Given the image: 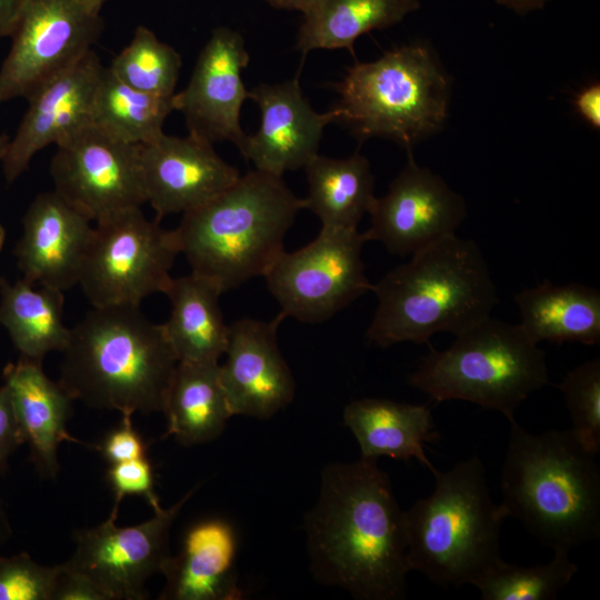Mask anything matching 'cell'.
Segmentation results:
<instances>
[{"mask_svg":"<svg viewBox=\"0 0 600 600\" xmlns=\"http://www.w3.org/2000/svg\"><path fill=\"white\" fill-rule=\"evenodd\" d=\"M547 0H496L497 3L504 6L518 13H526L541 8Z\"/></svg>","mask_w":600,"mask_h":600,"instance_id":"obj_41","label":"cell"},{"mask_svg":"<svg viewBox=\"0 0 600 600\" xmlns=\"http://www.w3.org/2000/svg\"><path fill=\"white\" fill-rule=\"evenodd\" d=\"M50 174L54 191L94 222L147 202L140 144L120 141L92 123L57 146Z\"/></svg>","mask_w":600,"mask_h":600,"instance_id":"obj_13","label":"cell"},{"mask_svg":"<svg viewBox=\"0 0 600 600\" xmlns=\"http://www.w3.org/2000/svg\"><path fill=\"white\" fill-rule=\"evenodd\" d=\"M549 382L544 352L520 324L490 316L462 333L446 350L430 352L409 383L436 401L464 400L502 413L514 412Z\"/></svg>","mask_w":600,"mask_h":600,"instance_id":"obj_8","label":"cell"},{"mask_svg":"<svg viewBox=\"0 0 600 600\" xmlns=\"http://www.w3.org/2000/svg\"><path fill=\"white\" fill-rule=\"evenodd\" d=\"M213 143L193 134L164 132L140 144V169L147 202L157 217L187 213L230 187L239 171L214 151Z\"/></svg>","mask_w":600,"mask_h":600,"instance_id":"obj_16","label":"cell"},{"mask_svg":"<svg viewBox=\"0 0 600 600\" xmlns=\"http://www.w3.org/2000/svg\"><path fill=\"white\" fill-rule=\"evenodd\" d=\"M23 443L20 426L4 384L0 386V476L8 470L9 459Z\"/></svg>","mask_w":600,"mask_h":600,"instance_id":"obj_37","label":"cell"},{"mask_svg":"<svg viewBox=\"0 0 600 600\" xmlns=\"http://www.w3.org/2000/svg\"><path fill=\"white\" fill-rule=\"evenodd\" d=\"M108 0H26L0 68V104L28 98L91 50L103 30Z\"/></svg>","mask_w":600,"mask_h":600,"instance_id":"obj_10","label":"cell"},{"mask_svg":"<svg viewBox=\"0 0 600 600\" xmlns=\"http://www.w3.org/2000/svg\"><path fill=\"white\" fill-rule=\"evenodd\" d=\"M58 566H42L27 552L0 554V600H52Z\"/></svg>","mask_w":600,"mask_h":600,"instance_id":"obj_34","label":"cell"},{"mask_svg":"<svg viewBox=\"0 0 600 600\" xmlns=\"http://www.w3.org/2000/svg\"><path fill=\"white\" fill-rule=\"evenodd\" d=\"M364 232L323 228L309 244L281 252L263 276L284 317L318 323L372 290L361 258Z\"/></svg>","mask_w":600,"mask_h":600,"instance_id":"obj_11","label":"cell"},{"mask_svg":"<svg viewBox=\"0 0 600 600\" xmlns=\"http://www.w3.org/2000/svg\"><path fill=\"white\" fill-rule=\"evenodd\" d=\"M501 473L502 506L543 546L569 552L600 536V468L571 430L530 433L517 421Z\"/></svg>","mask_w":600,"mask_h":600,"instance_id":"obj_4","label":"cell"},{"mask_svg":"<svg viewBox=\"0 0 600 600\" xmlns=\"http://www.w3.org/2000/svg\"><path fill=\"white\" fill-rule=\"evenodd\" d=\"M280 312L270 321L243 318L229 326L220 377L233 416L269 419L294 397V379L277 341Z\"/></svg>","mask_w":600,"mask_h":600,"instance_id":"obj_18","label":"cell"},{"mask_svg":"<svg viewBox=\"0 0 600 600\" xmlns=\"http://www.w3.org/2000/svg\"><path fill=\"white\" fill-rule=\"evenodd\" d=\"M526 334L536 343L600 342V291L581 283L548 280L514 296Z\"/></svg>","mask_w":600,"mask_h":600,"instance_id":"obj_25","label":"cell"},{"mask_svg":"<svg viewBox=\"0 0 600 600\" xmlns=\"http://www.w3.org/2000/svg\"><path fill=\"white\" fill-rule=\"evenodd\" d=\"M58 380L93 409L162 412L178 359L139 306L93 307L70 329Z\"/></svg>","mask_w":600,"mask_h":600,"instance_id":"obj_2","label":"cell"},{"mask_svg":"<svg viewBox=\"0 0 600 600\" xmlns=\"http://www.w3.org/2000/svg\"><path fill=\"white\" fill-rule=\"evenodd\" d=\"M4 241H6V230L3 228V226L1 224L0 222V251L4 244Z\"/></svg>","mask_w":600,"mask_h":600,"instance_id":"obj_45","label":"cell"},{"mask_svg":"<svg viewBox=\"0 0 600 600\" xmlns=\"http://www.w3.org/2000/svg\"><path fill=\"white\" fill-rule=\"evenodd\" d=\"M237 538L231 524L207 519L184 534L178 554L170 556L161 600H238L243 592L236 571Z\"/></svg>","mask_w":600,"mask_h":600,"instance_id":"obj_22","label":"cell"},{"mask_svg":"<svg viewBox=\"0 0 600 600\" xmlns=\"http://www.w3.org/2000/svg\"><path fill=\"white\" fill-rule=\"evenodd\" d=\"M12 529L10 526L9 517L3 504V501L0 499V549L11 537Z\"/></svg>","mask_w":600,"mask_h":600,"instance_id":"obj_43","label":"cell"},{"mask_svg":"<svg viewBox=\"0 0 600 600\" xmlns=\"http://www.w3.org/2000/svg\"><path fill=\"white\" fill-rule=\"evenodd\" d=\"M343 422L357 439L362 459L389 457L408 461L417 459L432 470L424 453V442L436 441L430 409L426 404L364 398L344 407Z\"/></svg>","mask_w":600,"mask_h":600,"instance_id":"obj_23","label":"cell"},{"mask_svg":"<svg viewBox=\"0 0 600 600\" xmlns=\"http://www.w3.org/2000/svg\"><path fill=\"white\" fill-rule=\"evenodd\" d=\"M167 431L182 446L217 439L233 416L220 377L219 362H178L163 411Z\"/></svg>","mask_w":600,"mask_h":600,"instance_id":"obj_26","label":"cell"},{"mask_svg":"<svg viewBox=\"0 0 600 600\" xmlns=\"http://www.w3.org/2000/svg\"><path fill=\"white\" fill-rule=\"evenodd\" d=\"M270 6L278 9L297 10L302 13L309 8L313 0H264Z\"/></svg>","mask_w":600,"mask_h":600,"instance_id":"obj_42","label":"cell"},{"mask_svg":"<svg viewBox=\"0 0 600 600\" xmlns=\"http://www.w3.org/2000/svg\"><path fill=\"white\" fill-rule=\"evenodd\" d=\"M172 111H177L176 93L166 97L140 91L104 67L93 98L91 123L120 141L144 144L163 133Z\"/></svg>","mask_w":600,"mask_h":600,"instance_id":"obj_30","label":"cell"},{"mask_svg":"<svg viewBox=\"0 0 600 600\" xmlns=\"http://www.w3.org/2000/svg\"><path fill=\"white\" fill-rule=\"evenodd\" d=\"M304 199L281 176L252 170L203 206L183 213L174 229L191 272L229 291L264 276L284 251V237Z\"/></svg>","mask_w":600,"mask_h":600,"instance_id":"obj_5","label":"cell"},{"mask_svg":"<svg viewBox=\"0 0 600 600\" xmlns=\"http://www.w3.org/2000/svg\"><path fill=\"white\" fill-rule=\"evenodd\" d=\"M10 139L11 138L8 134H0V163H2V160L7 153Z\"/></svg>","mask_w":600,"mask_h":600,"instance_id":"obj_44","label":"cell"},{"mask_svg":"<svg viewBox=\"0 0 600 600\" xmlns=\"http://www.w3.org/2000/svg\"><path fill=\"white\" fill-rule=\"evenodd\" d=\"M111 72L128 86L157 96H173L181 57L149 28L139 26L122 51L114 57Z\"/></svg>","mask_w":600,"mask_h":600,"instance_id":"obj_32","label":"cell"},{"mask_svg":"<svg viewBox=\"0 0 600 600\" xmlns=\"http://www.w3.org/2000/svg\"><path fill=\"white\" fill-rule=\"evenodd\" d=\"M106 478L114 493V504L120 506L127 496H140L152 510L161 507L154 490L153 469L147 457L109 464Z\"/></svg>","mask_w":600,"mask_h":600,"instance_id":"obj_35","label":"cell"},{"mask_svg":"<svg viewBox=\"0 0 600 600\" xmlns=\"http://www.w3.org/2000/svg\"><path fill=\"white\" fill-rule=\"evenodd\" d=\"M371 291L378 306L366 337L382 348L404 341L430 344L443 331L458 336L499 302L480 248L456 234L413 253Z\"/></svg>","mask_w":600,"mask_h":600,"instance_id":"obj_3","label":"cell"},{"mask_svg":"<svg viewBox=\"0 0 600 600\" xmlns=\"http://www.w3.org/2000/svg\"><path fill=\"white\" fill-rule=\"evenodd\" d=\"M419 8V0H313L302 13L296 48L303 57L316 49L353 53L360 36L394 26Z\"/></svg>","mask_w":600,"mask_h":600,"instance_id":"obj_29","label":"cell"},{"mask_svg":"<svg viewBox=\"0 0 600 600\" xmlns=\"http://www.w3.org/2000/svg\"><path fill=\"white\" fill-rule=\"evenodd\" d=\"M568 553L554 550L547 563L530 567L510 564L501 559L472 584L484 600L556 599L578 571Z\"/></svg>","mask_w":600,"mask_h":600,"instance_id":"obj_31","label":"cell"},{"mask_svg":"<svg viewBox=\"0 0 600 600\" xmlns=\"http://www.w3.org/2000/svg\"><path fill=\"white\" fill-rule=\"evenodd\" d=\"M250 56L243 37L227 27L216 28L198 56L187 87L176 93L177 111L188 131L211 143L230 141L241 152L248 136L240 124L249 91L242 70Z\"/></svg>","mask_w":600,"mask_h":600,"instance_id":"obj_15","label":"cell"},{"mask_svg":"<svg viewBox=\"0 0 600 600\" xmlns=\"http://www.w3.org/2000/svg\"><path fill=\"white\" fill-rule=\"evenodd\" d=\"M194 489L171 507H160L150 519L131 527L116 524L120 506L114 504L104 522L73 533L76 549L64 563L89 578L107 600L148 598L146 582L162 572L170 558L171 526Z\"/></svg>","mask_w":600,"mask_h":600,"instance_id":"obj_12","label":"cell"},{"mask_svg":"<svg viewBox=\"0 0 600 600\" xmlns=\"http://www.w3.org/2000/svg\"><path fill=\"white\" fill-rule=\"evenodd\" d=\"M163 293L170 300L171 312L162 328L178 361L219 362L229 338V326L219 306L220 287L191 272L171 278Z\"/></svg>","mask_w":600,"mask_h":600,"instance_id":"obj_24","label":"cell"},{"mask_svg":"<svg viewBox=\"0 0 600 600\" xmlns=\"http://www.w3.org/2000/svg\"><path fill=\"white\" fill-rule=\"evenodd\" d=\"M431 472L432 493L404 511L410 571L441 586L472 584L502 559L500 532L508 511L493 502L478 456Z\"/></svg>","mask_w":600,"mask_h":600,"instance_id":"obj_6","label":"cell"},{"mask_svg":"<svg viewBox=\"0 0 600 600\" xmlns=\"http://www.w3.org/2000/svg\"><path fill=\"white\" fill-rule=\"evenodd\" d=\"M572 421V433L591 454L600 451V359L569 371L558 386Z\"/></svg>","mask_w":600,"mask_h":600,"instance_id":"obj_33","label":"cell"},{"mask_svg":"<svg viewBox=\"0 0 600 600\" xmlns=\"http://www.w3.org/2000/svg\"><path fill=\"white\" fill-rule=\"evenodd\" d=\"M22 228L13 251L22 279L60 291L78 284L91 220L53 190L32 200Z\"/></svg>","mask_w":600,"mask_h":600,"instance_id":"obj_20","label":"cell"},{"mask_svg":"<svg viewBox=\"0 0 600 600\" xmlns=\"http://www.w3.org/2000/svg\"><path fill=\"white\" fill-rule=\"evenodd\" d=\"M103 68L99 56L91 50L27 98L29 107L1 163L8 183L28 169L38 151L62 143L91 123L93 98Z\"/></svg>","mask_w":600,"mask_h":600,"instance_id":"obj_17","label":"cell"},{"mask_svg":"<svg viewBox=\"0 0 600 600\" xmlns=\"http://www.w3.org/2000/svg\"><path fill=\"white\" fill-rule=\"evenodd\" d=\"M26 0H0V39L9 37Z\"/></svg>","mask_w":600,"mask_h":600,"instance_id":"obj_40","label":"cell"},{"mask_svg":"<svg viewBox=\"0 0 600 600\" xmlns=\"http://www.w3.org/2000/svg\"><path fill=\"white\" fill-rule=\"evenodd\" d=\"M260 110V126L248 136L241 154L257 170L281 176L304 168L318 154L323 129L334 122L332 110L318 113L304 97L298 76L261 83L249 91Z\"/></svg>","mask_w":600,"mask_h":600,"instance_id":"obj_19","label":"cell"},{"mask_svg":"<svg viewBox=\"0 0 600 600\" xmlns=\"http://www.w3.org/2000/svg\"><path fill=\"white\" fill-rule=\"evenodd\" d=\"M179 253L174 229L148 220L140 207L118 211L96 221L78 284L93 307L140 306L163 293Z\"/></svg>","mask_w":600,"mask_h":600,"instance_id":"obj_9","label":"cell"},{"mask_svg":"<svg viewBox=\"0 0 600 600\" xmlns=\"http://www.w3.org/2000/svg\"><path fill=\"white\" fill-rule=\"evenodd\" d=\"M52 600H107V598L89 578L63 562L59 564Z\"/></svg>","mask_w":600,"mask_h":600,"instance_id":"obj_38","label":"cell"},{"mask_svg":"<svg viewBox=\"0 0 600 600\" xmlns=\"http://www.w3.org/2000/svg\"><path fill=\"white\" fill-rule=\"evenodd\" d=\"M311 210L323 228L358 230L374 200V177L368 159L354 153L344 159L316 154L304 166Z\"/></svg>","mask_w":600,"mask_h":600,"instance_id":"obj_28","label":"cell"},{"mask_svg":"<svg viewBox=\"0 0 600 600\" xmlns=\"http://www.w3.org/2000/svg\"><path fill=\"white\" fill-rule=\"evenodd\" d=\"M408 163L389 186L374 198L369 210L367 240H377L396 256L406 257L450 236L466 218L463 198L446 181L414 161Z\"/></svg>","mask_w":600,"mask_h":600,"instance_id":"obj_14","label":"cell"},{"mask_svg":"<svg viewBox=\"0 0 600 600\" xmlns=\"http://www.w3.org/2000/svg\"><path fill=\"white\" fill-rule=\"evenodd\" d=\"M303 529L309 570L319 582L360 600L406 597L404 511L377 460L327 464Z\"/></svg>","mask_w":600,"mask_h":600,"instance_id":"obj_1","label":"cell"},{"mask_svg":"<svg viewBox=\"0 0 600 600\" xmlns=\"http://www.w3.org/2000/svg\"><path fill=\"white\" fill-rule=\"evenodd\" d=\"M334 89V122L360 140L386 138L408 151L441 129L448 113V79L422 44L392 49L371 62L357 61Z\"/></svg>","mask_w":600,"mask_h":600,"instance_id":"obj_7","label":"cell"},{"mask_svg":"<svg viewBox=\"0 0 600 600\" xmlns=\"http://www.w3.org/2000/svg\"><path fill=\"white\" fill-rule=\"evenodd\" d=\"M131 417L122 416L120 423L94 446L109 464L147 457V443L133 428Z\"/></svg>","mask_w":600,"mask_h":600,"instance_id":"obj_36","label":"cell"},{"mask_svg":"<svg viewBox=\"0 0 600 600\" xmlns=\"http://www.w3.org/2000/svg\"><path fill=\"white\" fill-rule=\"evenodd\" d=\"M2 378L32 463L41 476L56 479L59 444L80 443L67 430L73 399L59 381L46 376L38 361L20 357L3 368Z\"/></svg>","mask_w":600,"mask_h":600,"instance_id":"obj_21","label":"cell"},{"mask_svg":"<svg viewBox=\"0 0 600 600\" xmlns=\"http://www.w3.org/2000/svg\"><path fill=\"white\" fill-rule=\"evenodd\" d=\"M63 291L0 277V324L22 358L42 362L47 353L63 351L71 329L63 323Z\"/></svg>","mask_w":600,"mask_h":600,"instance_id":"obj_27","label":"cell"},{"mask_svg":"<svg viewBox=\"0 0 600 600\" xmlns=\"http://www.w3.org/2000/svg\"><path fill=\"white\" fill-rule=\"evenodd\" d=\"M579 114L593 128H600V86L593 83L578 93L574 101Z\"/></svg>","mask_w":600,"mask_h":600,"instance_id":"obj_39","label":"cell"}]
</instances>
